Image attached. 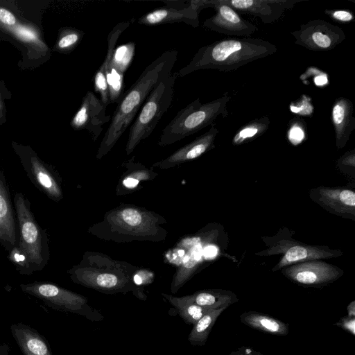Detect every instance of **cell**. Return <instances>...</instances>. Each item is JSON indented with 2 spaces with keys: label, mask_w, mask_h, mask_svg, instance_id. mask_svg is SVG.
Here are the masks:
<instances>
[{
  "label": "cell",
  "mask_w": 355,
  "mask_h": 355,
  "mask_svg": "<svg viewBox=\"0 0 355 355\" xmlns=\"http://www.w3.org/2000/svg\"><path fill=\"white\" fill-rule=\"evenodd\" d=\"M177 55L175 49L164 52L146 67L137 80L121 96L97 150L98 159L104 157L114 147L155 86L163 78L171 74Z\"/></svg>",
  "instance_id": "cell-1"
},
{
  "label": "cell",
  "mask_w": 355,
  "mask_h": 355,
  "mask_svg": "<svg viewBox=\"0 0 355 355\" xmlns=\"http://www.w3.org/2000/svg\"><path fill=\"white\" fill-rule=\"evenodd\" d=\"M277 51L275 44L260 38H225L200 48L189 63L173 75L183 77L200 69L231 71Z\"/></svg>",
  "instance_id": "cell-2"
},
{
  "label": "cell",
  "mask_w": 355,
  "mask_h": 355,
  "mask_svg": "<svg viewBox=\"0 0 355 355\" xmlns=\"http://www.w3.org/2000/svg\"><path fill=\"white\" fill-rule=\"evenodd\" d=\"M137 267L94 252H86L80 262L67 271L72 282L105 294L132 292L146 296L134 281Z\"/></svg>",
  "instance_id": "cell-3"
},
{
  "label": "cell",
  "mask_w": 355,
  "mask_h": 355,
  "mask_svg": "<svg viewBox=\"0 0 355 355\" xmlns=\"http://www.w3.org/2000/svg\"><path fill=\"white\" fill-rule=\"evenodd\" d=\"M164 222V218L157 214L125 205L106 213L103 220L90 227L88 232L105 241L159 242L165 239L167 233L160 226Z\"/></svg>",
  "instance_id": "cell-4"
},
{
  "label": "cell",
  "mask_w": 355,
  "mask_h": 355,
  "mask_svg": "<svg viewBox=\"0 0 355 355\" xmlns=\"http://www.w3.org/2000/svg\"><path fill=\"white\" fill-rule=\"evenodd\" d=\"M218 225L208 224L197 233L183 237L166 253L169 263L177 266L171 291L175 294L203 265L216 257L210 253L216 250L220 236Z\"/></svg>",
  "instance_id": "cell-5"
},
{
  "label": "cell",
  "mask_w": 355,
  "mask_h": 355,
  "mask_svg": "<svg viewBox=\"0 0 355 355\" xmlns=\"http://www.w3.org/2000/svg\"><path fill=\"white\" fill-rule=\"evenodd\" d=\"M230 96L201 103L198 98L181 109L162 132L158 145L165 146L193 135L212 124L219 116H228L227 103Z\"/></svg>",
  "instance_id": "cell-6"
},
{
  "label": "cell",
  "mask_w": 355,
  "mask_h": 355,
  "mask_svg": "<svg viewBox=\"0 0 355 355\" xmlns=\"http://www.w3.org/2000/svg\"><path fill=\"white\" fill-rule=\"evenodd\" d=\"M13 204L18 226L17 246L27 257L31 272L40 271L50 259L46 232L36 220L30 201L22 193H15Z\"/></svg>",
  "instance_id": "cell-7"
},
{
  "label": "cell",
  "mask_w": 355,
  "mask_h": 355,
  "mask_svg": "<svg viewBox=\"0 0 355 355\" xmlns=\"http://www.w3.org/2000/svg\"><path fill=\"white\" fill-rule=\"evenodd\" d=\"M175 81L174 75L170 74L163 78L150 92L130 128L125 146L126 155L132 153L142 140L150 135L170 107Z\"/></svg>",
  "instance_id": "cell-8"
},
{
  "label": "cell",
  "mask_w": 355,
  "mask_h": 355,
  "mask_svg": "<svg viewBox=\"0 0 355 355\" xmlns=\"http://www.w3.org/2000/svg\"><path fill=\"white\" fill-rule=\"evenodd\" d=\"M289 232V230L284 228L272 237L261 238L268 248L256 252L255 255L264 257L283 254L280 260L272 268V272L296 263L336 258L343 254L341 250L331 249L328 246L305 244L293 239Z\"/></svg>",
  "instance_id": "cell-9"
},
{
  "label": "cell",
  "mask_w": 355,
  "mask_h": 355,
  "mask_svg": "<svg viewBox=\"0 0 355 355\" xmlns=\"http://www.w3.org/2000/svg\"><path fill=\"white\" fill-rule=\"evenodd\" d=\"M19 287L24 293L40 300L52 309L78 314L93 322L103 320V315L89 305L87 297L55 284L34 282L21 284Z\"/></svg>",
  "instance_id": "cell-10"
},
{
  "label": "cell",
  "mask_w": 355,
  "mask_h": 355,
  "mask_svg": "<svg viewBox=\"0 0 355 355\" xmlns=\"http://www.w3.org/2000/svg\"><path fill=\"white\" fill-rule=\"evenodd\" d=\"M291 34L295 44L314 51L333 50L346 37L341 28L323 19L309 21Z\"/></svg>",
  "instance_id": "cell-11"
},
{
  "label": "cell",
  "mask_w": 355,
  "mask_h": 355,
  "mask_svg": "<svg viewBox=\"0 0 355 355\" xmlns=\"http://www.w3.org/2000/svg\"><path fill=\"white\" fill-rule=\"evenodd\" d=\"M20 158L26 175L34 186L51 200L60 202L63 192L59 173L33 153H21Z\"/></svg>",
  "instance_id": "cell-12"
},
{
  "label": "cell",
  "mask_w": 355,
  "mask_h": 355,
  "mask_svg": "<svg viewBox=\"0 0 355 355\" xmlns=\"http://www.w3.org/2000/svg\"><path fill=\"white\" fill-rule=\"evenodd\" d=\"M282 273L297 284L318 286L337 280L343 275L344 270L329 263L313 260L287 266Z\"/></svg>",
  "instance_id": "cell-13"
},
{
  "label": "cell",
  "mask_w": 355,
  "mask_h": 355,
  "mask_svg": "<svg viewBox=\"0 0 355 355\" xmlns=\"http://www.w3.org/2000/svg\"><path fill=\"white\" fill-rule=\"evenodd\" d=\"M214 1H189L188 6L182 9L170 7L157 8L140 17L136 19V22L146 26L182 22L193 28H197L199 26V14L200 11L206 8H213Z\"/></svg>",
  "instance_id": "cell-14"
},
{
  "label": "cell",
  "mask_w": 355,
  "mask_h": 355,
  "mask_svg": "<svg viewBox=\"0 0 355 355\" xmlns=\"http://www.w3.org/2000/svg\"><path fill=\"white\" fill-rule=\"evenodd\" d=\"M216 13L205 20L203 26L220 34L249 37L258 28L243 19L224 0H214Z\"/></svg>",
  "instance_id": "cell-15"
},
{
  "label": "cell",
  "mask_w": 355,
  "mask_h": 355,
  "mask_svg": "<svg viewBox=\"0 0 355 355\" xmlns=\"http://www.w3.org/2000/svg\"><path fill=\"white\" fill-rule=\"evenodd\" d=\"M110 120V116L106 114V106L92 92L88 91L73 116L71 125L77 130H87L95 141L101 135L103 125Z\"/></svg>",
  "instance_id": "cell-16"
},
{
  "label": "cell",
  "mask_w": 355,
  "mask_h": 355,
  "mask_svg": "<svg viewBox=\"0 0 355 355\" xmlns=\"http://www.w3.org/2000/svg\"><path fill=\"white\" fill-rule=\"evenodd\" d=\"M309 196L329 212L355 220V193L353 190L320 186L311 189Z\"/></svg>",
  "instance_id": "cell-17"
},
{
  "label": "cell",
  "mask_w": 355,
  "mask_h": 355,
  "mask_svg": "<svg viewBox=\"0 0 355 355\" xmlns=\"http://www.w3.org/2000/svg\"><path fill=\"white\" fill-rule=\"evenodd\" d=\"M238 13L259 18L264 24L279 19L286 10L291 9L299 0H224Z\"/></svg>",
  "instance_id": "cell-18"
},
{
  "label": "cell",
  "mask_w": 355,
  "mask_h": 355,
  "mask_svg": "<svg viewBox=\"0 0 355 355\" xmlns=\"http://www.w3.org/2000/svg\"><path fill=\"white\" fill-rule=\"evenodd\" d=\"M219 130L212 125L208 131L178 149L166 158L157 162L152 167L168 169L195 159L214 148V141Z\"/></svg>",
  "instance_id": "cell-19"
},
{
  "label": "cell",
  "mask_w": 355,
  "mask_h": 355,
  "mask_svg": "<svg viewBox=\"0 0 355 355\" xmlns=\"http://www.w3.org/2000/svg\"><path fill=\"white\" fill-rule=\"evenodd\" d=\"M9 188L0 170V245L9 252L18 242V226Z\"/></svg>",
  "instance_id": "cell-20"
},
{
  "label": "cell",
  "mask_w": 355,
  "mask_h": 355,
  "mask_svg": "<svg viewBox=\"0 0 355 355\" xmlns=\"http://www.w3.org/2000/svg\"><path fill=\"white\" fill-rule=\"evenodd\" d=\"M353 113V103L347 98L339 97L332 105L331 116L338 149L346 146L355 128V118Z\"/></svg>",
  "instance_id": "cell-21"
},
{
  "label": "cell",
  "mask_w": 355,
  "mask_h": 355,
  "mask_svg": "<svg viewBox=\"0 0 355 355\" xmlns=\"http://www.w3.org/2000/svg\"><path fill=\"white\" fill-rule=\"evenodd\" d=\"M10 329L24 355H53L46 338L34 328L19 322L11 324Z\"/></svg>",
  "instance_id": "cell-22"
},
{
  "label": "cell",
  "mask_w": 355,
  "mask_h": 355,
  "mask_svg": "<svg viewBox=\"0 0 355 355\" xmlns=\"http://www.w3.org/2000/svg\"><path fill=\"white\" fill-rule=\"evenodd\" d=\"M184 297L198 306L213 310L227 309L239 301L234 293L223 289L200 290Z\"/></svg>",
  "instance_id": "cell-23"
},
{
  "label": "cell",
  "mask_w": 355,
  "mask_h": 355,
  "mask_svg": "<svg viewBox=\"0 0 355 355\" xmlns=\"http://www.w3.org/2000/svg\"><path fill=\"white\" fill-rule=\"evenodd\" d=\"M240 320L245 325L266 334L276 336L288 334V324L262 313L244 312L240 315Z\"/></svg>",
  "instance_id": "cell-24"
},
{
  "label": "cell",
  "mask_w": 355,
  "mask_h": 355,
  "mask_svg": "<svg viewBox=\"0 0 355 355\" xmlns=\"http://www.w3.org/2000/svg\"><path fill=\"white\" fill-rule=\"evenodd\" d=\"M135 157L124 163L127 168L123 177L119 180L117 186V194H125L127 191L134 190L141 180H153L157 173L146 168L140 163L134 162Z\"/></svg>",
  "instance_id": "cell-25"
},
{
  "label": "cell",
  "mask_w": 355,
  "mask_h": 355,
  "mask_svg": "<svg viewBox=\"0 0 355 355\" xmlns=\"http://www.w3.org/2000/svg\"><path fill=\"white\" fill-rule=\"evenodd\" d=\"M162 295L176 309L184 321L190 324H195L204 315L213 310L198 306L184 296L179 297L166 293H162Z\"/></svg>",
  "instance_id": "cell-26"
},
{
  "label": "cell",
  "mask_w": 355,
  "mask_h": 355,
  "mask_svg": "<svg viewBox=\"0 0 355 355\" xmlns=\"http://www.w3.org/2000/svg\"><path fill=\"white\" fill-rule=\"evenodd\" d=\"M226 309L211 310L193 324L188 340L192 345H204L218 318Z\"/></svg>",
  "instance_id": "cell-27"
},
{
  "label": "cell",
  "mask_w": 355,
  "mask_h": 355,
  "mask_svg": "<svg viewBox=\"0 0 355 355\" xmlns=\"http://www.w3.org/2000/svg\"><path fill=\"white\" fill-rule=\"evenodd\" d=\"M270 119L263 116L254 119L241 126L232 137V144L239 146L248 143L262 135L269 128Z\"/></svg>",
  "instance_id": "cell-28"
},
{
  "label": "cell",
  "mask_w": 355,
  "mask_h": 355,
  "mask_svg": "<svg viewBox=\"0 0 355 355\" xmlns=\"http://www.w3.org/2000/svg\"><path fill=\"white\" fill-rule=\"evenodd\" d=\"M84 35V32L79 30L66 29L58 41V48L63 51H71L80 43Z\"/></svg>",
  "instance_id": "cell-29"
},
{
  "label": "cell",
  "mask_w": 355,
  "mask_h": 355,
  "mask_svg": "<svg viewBox=\"0 0 355 355\" xmlns=\"http://www.w3.org/2000/svg\"><path fill=\"white\" fill-rule=\"evenodd\" d=\"M306 126L301 119H293L288 127L287 136L289 141L293 145H297L306 137Z\"/></svg>",
  "instance_id": "cell-30"
},
{
  "label": "cell",
  "mask_w": 355,
  "mask_h": 355,
  "mask_svg": "<svg viewBox=\"0 0 355 355\" xmlns=\"http://www.w3.org/2000/svg\"><path fill=\"white\" fill-rule=\"evenodd\" d=\"M8 259L21 275L33 274L27 257L17 245L8 252Z\"/></svg>",
  "instance_id": "cell-31"
},
{
  "label": "cell",
  "mask_w": 355,
  "mask_h": 355,
  "mask_svg": "<svg viewBox=\"0 0 355 355\" xmlns=\"http://www.w3.org/2000/svg\"><path fill=\"white\" fill-rule=\"evenodd\" d=\"M324 13L340 23H349L354 19L352 12L347 9H326Z\"/></svg>",
  "instance_id": "cell-32"
},
{
  "label": "cell",
  "mask_w": 355,
  "mask_h": 355,
  "mask_svg": "<svg viewBox=\"0 0 355 355\" xmlns=\"http://www.w3.org/2000/svg\"><path fill=\"white\" fill-rule=\"evenodd\" d=\"M337 165L340 170L345 173L349 172L350 168L354 171L355 169V150L347 152L338 159Z\"/></svg>",
  "instance_id": "cell-33"
},
{
  "label": "cell",
  "mask_w": 355,
  "mask_h": 355,
  "mask_svg": "<svg viewBox=\"0 0 355 355\" xmlns=\"http://www.w3.org/2000/svg\"><path fill=\"white\" fill-rule=\"evenodd\" d=\"M298 100L300 101L295 103L293 102L290 105V109L291 112L302 115H311L313 112V110L306 108L304 107V105L311 104V98L306 96V95H303L302 98Z\"/></svg>",
  "instance_id": "cell-34"
},
{
  "label": "cell",
  "mask_w": 355,
  "mask_h": 355,
  "mask_svg": "<svg viewBox=\"0 0 355 355\" xmlns=\"http://www.w3.org/2000/svg\"><path fill=\"white\" fill-rule=\"evenodd\" d=\"M335 325L355 335V317L345 316L341 318Z\"/></svg>",
  "instance_id": "cell-35"
},
{
  "label": "cell",
  "mask_w": 355,
  "mask_h": 355,
  "mask_svg": "<svg viewBox=\"0 0 355 355\" xmlns=\"http://www.w3.org/2000/svg\"><path fill=\"white\" fill-rule=\"evenodd\" d=\"M16 33L20 38L26 41L35 42L37 38L36 33L33 31L24 27H19V28L16 29Z\"/></svg>",
  "instance_id": "cell-36"
},
{
  "label": "cell",
  "mask_w": 355,
  "mask_h": 355,
  "mask_svg": "<svg viewBox=\"0 0 355 355\" xmlns=\"http://www.w3.org/2000/svg\"><path fill=\"white\" fill-rule=\"evenodd\" d=\"M0 21L8 26L14 25L16 23L14 15L5 8H0Z\"/></svg>",
  "instance_id": "cell-37"
},
{
  "label": "cell",
  "mask_w": 355,
  "mask_h": 355,
  "mask_svg": "<svg viewBox=\"0 0 355 355\" xmlns=\"http://www.w3.org/2000/svg\"><path fill=\"white\" fill-rule=\"evenodd\" d=\"M240 349L242 351L243 355H266L261 352L254 350L251 347H242Z\"/></svg>",
  "instance_id": "cell-38"
},
{
  "label": "cell",
  "mask_w": 355,
  "mask_h": 355,
  "mask_svg": "<svg viewBox=\"0 0 355 355\" xmlns=\"http://www.w3.org/2000/svg\"><path fill=\"white\" fill-rule=\"evenodd\" d=\"M10 349L8 343H3L0 344V355H10Z\"/></svg>",
  "instance_id": "cell-39"
},
{
  "label": "cell",
  "mask_w": 355,
  "mask_h": 355,
  "mask_svg": "<svg viewBox=\"0 0 355 355\" xmlns=\"http://www.w3.org/2000/svg\"><path fill=\"white\" fill-rule=\"evenodd\" d=\"M347 315L355 317V301L353 300L347 307Z\"/></svg>",
  "instance_id": "cell-40"
},
{
  "label": "cell",
  "mask_w": 355,
  "mask_h": 355,
  "mask_svg": "<svg viewBox=\"0 0 355 355\" xmlns=\"http://www.w3.org/2000/svg\"><path fill=\"white\" fill-rule=\"evenodd\" d=\"M230 355H243V354L239 348L237 350L232 352Z\"/></svg>",
  "instance_id": "cell-41"
}]
</instances>
